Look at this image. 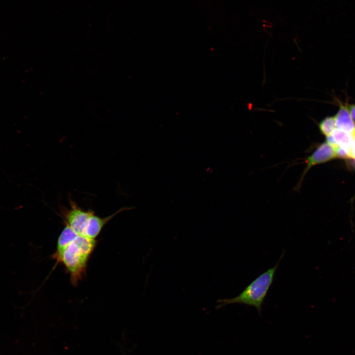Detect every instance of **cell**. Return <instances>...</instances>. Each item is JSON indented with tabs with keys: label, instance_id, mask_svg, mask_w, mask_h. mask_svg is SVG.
Masks as SVG:
<instances>
[{
	"label": "cell",
	"instance_id": "cell-1",
	"mask_svg": "<svg viewBox=\"0 0 355 355\" xmlns=\"http://www.w3.org/2000/svg\"><path fill=\"white\" fill-rule=\"evenodd\" d=\"M96 245V239L78 235L61 252L52 255L57 263L64 266L73 285L78 284L86 273L88 262Z\"/></svg>",
	"mask_w": 355,
	"mask_h": 355
},
{
	"label": "cell",
	"instance_id": "cell-2",
	"mask_svg": "<svg viewBox=\"0 0 355 355\" xmlns=\"http://www.w3.org/2000/svg\"><path fill=\"white\" fill-rule=\"evenodd\" d=\"M284 254L283 252L273 267L269 268L254 279L238 295L232 298L219 299L216 308H221L229 304L238 303L253 306L260 314L262 305L273 282L279 263Z\"/></svg>",
	"mask_w": 355,
	"mask_h": 355
},
{
	"label": "cell",
	"instance_id": "cell-3",
	"mask_svg": "<svg viewBox=\"0 0 355 355\" xmlns=\"http://www.w3.org/2000/svg\"><path fill=\"white\" fill-rule=\"evenodd\" d=\"M69 202L70 208L62 211L64 222L78 235H81L87 220L95 212L83 210L71 199Z\"/></svg>",
	"mask_w": 355,
	"mask_h": 355
},
{
	"label": "cell",
	"instance_id": "cell-4",
	"mask_svg": "<svg viewBox=\"0 0 355 355\" xmlns=\"http://www.w3.org/2000/svg\"><path fill=\"white\" fill-rule=\"evenodd\" d=\"M336 156V149L327 142L320 144L314 152L305 159L306 167L301 175L300 179L296 185V190L300 188L304 177L313 166L324 163Z\"/></svg>",
	"mask_w": 355,
	"mask_h": 355
},
{
	"label": "cell",
	"instance_id": "cell-5",
	"mask_svg": "<svg viewBox=\"0 0 355 355\" xmlns=\"http://www.w3.org/2000/svg\"><path fill=\"white\" fill-rule=\"evenodd\" d=\"M130 209V208H121L113 214L105 217H101L94 213L87 220L81 235L96 239L104 227L109 220L121 212Z\"/></svg>",
	"mask_w": 355,
	"mask_h": 355
},
{
	"label": "cell",
	"instance_id": "cell-6",
	"mask_svg": "<svg viewBox=\"0 0 355 355\" xmlns=\"http://www.w3.org/2000/svg\"><path fill=\"white\" fill-rule=\"evenodd\" d=\"M335 119L336 125L338 129L352 134L355 125L348 106L341 105Z\"/></svg>",
	"mask_w": 355,
	"mask_h": 355
},
{
	"label": "cell",
	"instance_id": "cell-7",
	"mask_svg": "<svg viewBox=\"0 0 355 355\" xmlns=\"http://www.w3.org/2000/svg\"><path fill=\"white\" fill-rule=\"evenodd\" d=\"M331 135L338 146L343 149L350 158H354L353 154L354 138L352 134L338 128H334Z\"/></svg>",
	"mask_w": 355,
	"mask_h": 355
},
{
	"label": "cell",
	"instance_id": "cell-8",
	"mask_svg": "<svg viewBox=\"0 0 355 355\" xmlns=\"http://www.w3.org/2000/svg\"><path fill=\"white\" fill-rule=\"evenodd\" d=\"M77 235L71 227L65 224L58 238L56 250L54 253L58 254L61 252Z\"/></svg>",
	"mask_w": 355,
	"mask_h": 355
},
{
	"label": "cell",
	"instance_id": "cell-9",
	"mask_svg": "<svg viewBox=\"0 0 355 355\" xmlns=\"http://www.w3.org/2000/svg\"><path fill=\"white\" fill-rule=\"evenodd\" d=\"M335 125V116L327 117L320 122L319 129L322 134L327 137L331 134Z\"/></svg>",
	"mask_w": 355,
	"mask_h": 355
},
{
	"label": "cell",
	"instance_id": "cell-10",
	"mask_svg": "<svg viewBox=\"0 0 355 355\" xmlns=\"http://www.w3.org/2000/svg\"><path fill=\"white\" fill-rule=\"evenodd\" d=\"M351 115L354 121L355 122V105H350L348 107Z\"/></svg>",
	"mask_w": 355,
	"mask_h": 355
},
{
	"label": "cell",
	"instance_id": "cell-11",
	"mask_svg": "<svg viewBox=\"0 0 355 355\" xmlns=\"http://www.w3.org/2000/svg\"><path fill=\"white\" fill-rule=\"evenodd\" d=\"M352 135L353 136V138L355 139V129L354 132L352 133Z\"/></svg>",
	"mask_w": 355,
	"mask_h": 355
}]
</instances>
